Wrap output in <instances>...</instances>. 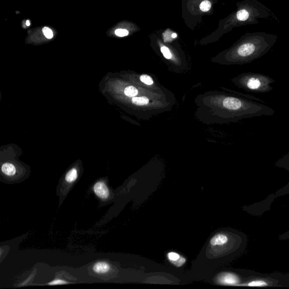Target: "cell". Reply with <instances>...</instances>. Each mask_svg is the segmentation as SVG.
Returning <instances> with one entry per match:
<instances>
[{"label":"cell","instance_id":"obj_2","mask_svg":"<svg viewBox=\"0 0 289 289\" xmlns=\"http://www.w3.org/2000/svg\"><path fill=\"white\" fill-rule=\"evenodd\" d=\"M233 82L235 85L246 91L265 93L273 90V88L271 85L275 81L269 76L262 73L246 72L234 78Z\"/></svg>","mask_w":289,"mask_h":289},{"label":"cell","instance_id":"obj_14","mask_svg":"<svg viewBox=\"0 0 289 289\" xmlns=\"http://www.w3.org/2000/svg\"><path fill=\"white\" fill-rule=\"evenodd\" d=\"M140 80L141 82H143L146 85L151 86L154 84L153 78L148 75H142L140 77Z\"/></svg>","mask_w":289,"mask_h":289},{"label":"cell","instance_id":"obj_1","mask_svg":"<svg viewBox=\"0 0 289 289\" xmlns=\"http://www.w3.org/2000/svg\"><path fill=\"white\" fill-rule=\"evenodd\" d=\"M278 36L265 32L247 33L227 54L229 64H250L267 54L276 43Z\"/></svg>","mask_w":289,"mask_h":289},{"label":"cell","instance_id":"obj_4","mask_svg":"<svg viewBox=\"0 0 289 289\" xmlns=\"http://www.w3.org/2000/svg\"><path fill=\"white\" fill-rule=\"evenodd\" d=\"M220 283L225 285L241 286L245 281V279L233 273H224L219 277Z\"/></svg>","mask_w":289,"mask_h":289},{"label":"cell","instance_id":"obj_10","mask_svg":"<svg viewBox=\"0 0 289 289\" xmlns=\"http://www.w3.org/2000/svg\"><path fill=\"white\" fill-rule=\"evenodd\" d=\"M132 102L138 106H144L149 103V99L145 97H135L133 98Z\"/></svg>","mask_w":289,"mask_h":289},{"label":"cell","instance_id":"obj_18","mask_svg":"<svg viewBox=\"0 0 289 289\" xmlns=\"http://www.w3.org/2000/svg\"><path fill=\"white\" fill-rule=\"evenodd\" d=\"M68 282L62 280H55L52 281L50 283H49V285H62V284H65V283H67Z\"/></svg>","mask_w":289,"mask_h":289},{"label":"cell","instance_id":"obj_7","mask_svg":"<svg viewBox=\"0 0 289 289\" xmlns=\"http://www.w3.org/2000/svg\"><path fill=\"white\" fill-rule=\"evenodd\" d=\"M110 266L107 262L99 261L94 265L93 267V270L98 274H103L109 271Z\"/></svg>","mask_w":289,"mask_h":289},{"label":"cell","instance_id":"obj_16","mask_svg":"<svg viewBox=\"0 0 289 289\" xmlns=\"http://www.w3.org/2000/svg\"><path fill=\"white\" fill-rule=\"evenodd\" d=\"M115 34L121 38L127 36L129 35L128 31L125 29H118L115 31Z\"/></svg>","mask_w":289,"mask_h":289},{"label":"cell","instance_id":"obj_17","mask_svg":"<svg viewBox=\"0 0 289 289\" xmlns=\"http://www.w3.org/2000/svg\"><path fill=\"white\" fill-rule=\"evenodd\" d=\"M43 33L47 39H50L54 37V33H52V31L49 28H44L43 29Z\"/></svg>","mask_w":289,"mask_h":289},{"label":"cell","instance_id":"obj_13","mask_svg":"<svg viewBox=\"0 0 289 289\" xmlns=\"http://www.w3.org/2000/svg\"><path fill=\"white\" fill-rule=\"evenodd\" d=\"M212 3L208 1V0H204L199 6L201 11L203 12H207L212 8Z\"/></svg>","mask_w":289,"mask_h":289},{"label":"cell","instance_id":"obj_19","mask_svg":"<svg viewBox=\"0 0 289 289\" xmlns=\"http://www.w3.org/2000/svg\"><path fill=\"white\" fill-rule=\"evenodd\" d=\"M177 34H175V33L172 34V36H171L172 38H173V39H175V38H177Z\"/></svg>","mask_w":289,"mask_h":289},{"label":"cell","instance_id":"obj_15","mask_svg":"<svg viewBox=\"0 0 289 289\" xmlns=\"http://www.w3.org/2000/svg\"><path fill=\"white\" fill-rule=\"evenodd\" d=\"M161 51L162 54L165 57V59L167 60H170L172 58L171 52L169 48L165 46H163L161 47Z\"/></svg>","mask_w":289,"mask_h":289},{"label":"cell","instance_id":"obj_6","mask_svg":"<svg viewBox=\"0 0 289 289\" xmlns=\"http://www.w3.org/2000/svg\"><path fill=\"white\" fill-rule=\"evenodd\" d=\"M93 189L94 193L99 198L107 199L109 196V189L103 182L96 183Z\"/></svg>","mask_w":289,"mask_h":289},{"label":"cell","instance_id":"obj_3","mask_svg":"<svg viewBox=\"0 0 289 289\" xmlns=\"http://www.w3.org/2000/svg\"><path fill=\"white\" fill-rule=\"evenodd\" d=\"M275 166L280 169H284L289 172V152L275 163ZM275 194L276 197L289 194V181L286 186L278 190Z\"/></svg>","mask_w":289,"mask_h":289},{"label":"cell","instance_id":"obj_11","mask_svg":"<svg viewBox=\"0 0 289 289\" xmlns=\"http://www.w3.org/2000/svg\"><path fill=\"white\" fill-rule=\"evenodd\" d=\"M77 177V171L75 169H72L67 173L65 177L66 181L71 183L76 180Z\"/></svg>","mask_w":289,"mask_h":289},{"label":"cell","instance_id":"obj_8","mask_svg":"<svg viewBox=\"0 0 289 289\" xmlns=\"http://www.w3.org/2000/svg\"><path fill=\"white\" fill-rule=\"evenodd\" d=\"M2 171L5 175L7 176H13L16 173V169L15 166L9 163L4 164L2 167Z\"/></svg>","mask_w":289,"mask_h":289},{"label":"cell","instance_id":"obj_9","mask_svg":"<svg viewBox=\"0 0 289 289\" xmlns=\"http://www.w3.org/2000/svg\"><path fill=\"white\" fill-rule=\"evenodd\" d=\"M167 256L168 258H169V259L171 261H177L176 264V266H178V261H179L180 266L185 264L186 261L185 259H183V257H180V256L176 253H173V252H171V253L168 254Z\"/></svg>","mask_w":289,"mask_h":289},{"label":"cell","instance_id":"obj_5","mask_svg":"<svg viewBox=\"0 0 289 289\" xmlns=\"http://www.w3.org/2000/svg\"><path fill=\"white\" fill-rule=\"evenodd\" d=\"M230 237L225 233H219L213 236L209 243L213 246H224L229 243Z\"/></svg>","mask_w":289,"mask_h":289},{"label":"cell","instance_id":"obj_12","mask_svg":"<svg viewBox=\"0 0 289 289\" xmlns=\"http://www.w3.org/2000/svg\"><path fill=\"white\" fill-rule=\"evenodd\" d=\"M124 94L129 97H135L139 94V91L134 86H128L124 89Z\"/></svg>","mask_w":289,"mask_h":289}]
</instances>
